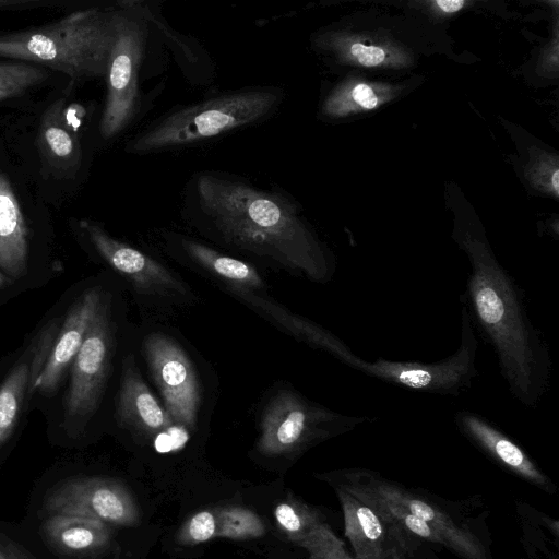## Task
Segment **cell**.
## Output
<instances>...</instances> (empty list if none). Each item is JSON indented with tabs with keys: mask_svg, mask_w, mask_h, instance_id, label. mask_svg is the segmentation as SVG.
<instances>
[{
	"mask_svg": "<svg viewBox=\"0 0 559 559\" xmlns=\"http://www.w3.org/2000/svg\"><path fill=\"white\" fill-rule=\"evenodd\" d=\"M194 194L199 216L225 242L316 283L333 276L332 260L282 195L210 173L197 176Z\"/></svg>",
	"mask_w": 559,
	"mask_h": 559,
	"instance_id": "1",
	"label": "cell"
},
{
	"mask_svg": "<svg viewBox=\"0 0 559 559\" xmlns=\"http://www.w3.org/2000/svg\"><path fill=\"white\" fill-rule=\"evenodd\" d=\"M462 248L471 271L467 293L461 296L473 323L493 348L513 397L526 407H536L550 384L549 347L528 317L522 292L489 247L466 235Z\"/></svg>",
	"mask_w": 559,
	"mask_h": 559,
	"instance_id": "2",
	"label": "cell"
},
{
	"mask_svg": "<svg viewBox=\"0 0 559 559\" xmlns=\"http://www.w3.org/2000/svg\"><path fill=\"white\" fill-rule=\"evenodd\" d=\"M117 9L75 11L56 22L0 35V57L38 64L71 82L106 75Z\"/></svg>",
	"mask_w": 559,
	"mask_h": 559,
	"instance_id": "3",
	"label": "cell"
},
{
	"mask_svg": "<svg viewBox=\"0 0 559 559\" xmlns=\"http://www.w3.org/2000/svg\"><path fill=\"white\" fill-rule=\"evenodd\" d=\"M281 100L275 88L231 92L183 107L155 122L130 143L134 153H150L209 140L263 120Z\"/></svg>",
	"mask_w": 559,
	"mask_h": 559,
	"instance_id": "4",
	"label": "cell"
},
{
	"mask_svg": "<svg viewBox=\"0 0 559 559\" xmlns=\"http://www.w3.org/2000/svg\"><path fill=\"white\" fill-rule=\"evenodd\" d=\"M478 347L475 325L461 296L460 344L453 354L442 360L421 362L378 358L374 361H366L329 330L319 349L366 376L395 386L439 395H460L472 386L478 374Z\"/></svg>",
	"mask_w": 559,
	"mask_h": 559,
	"instance_id": "5",
	"label": "cell"
},
{
	"mask_svg": "<svg viewBox=\"0 0 559 559\" xmlns=\"http://www.w3.org/2000/svg\"><path fill=\"white\" fill-rule=\"evenodd\" d=\"M372 420L367 415L337 413L282 389L263 409L257 450L269 457L292 455Z\"/></svg>",
	"mask_w": 559,
	"mask_h": 559,
	"instance_id": "6",
	"label": "cell"
},
{
	"mask_svg": "<svg viewBox=\"0 0 559 559\" xmlns=\"http://www.w3.org/2000/svg\"><path fill=\"white\" fill-rule=\"evenodd\" d=\"M366 503L399 507L429 524L442 538L443 547L461 559H492L483 540L468 526L431 498L389 480L377 472L346 468L324 475Z\"/></svg>",
	"mask_w": 559,
	"mask_h": 559,
	"instance_id": "7",
	"label": "cell"
},
{
	"mask_svg": "<svg viewBox=\"0 0 559 559\" xmlns=\"http://www.w3.org/2000/svg\"><path fill=\"white\" fill-rule=\"evenodd\" d=\"M117 9L116 37L106 79V98L99 132L104 140L118 135L130 123L139 106V71L142 63L147 24L135 9Z\"/></svg>",
	"mask_w": 559,
	"mask_h": 559,
	"instance_id": "8",
	"label": "cell"
},
{
	"mask_svg": "<svg viewBox=\"0 0 559 559\" xmlns=\"http://www.w3.org/2000/svg\"><path fill=\"white\" fill-rule=\"evenodd\" d=\"M112 348L114 329L109 302L105 299L71 364L63 421L69 433L80 432L98 407L109 373Z\"/></svg>",
	"mask_w": 559,
	"mask_h": 559,
	"instance_id": "9",
	"label": "cell"
},
{
	"mask_svg": "<svg viewBox=\"0 0 559 559\" xmlns=\"http://www.w3.org/2000/svg\"><path fill=\"white\" fill-rule=\"evenodd\" d=\"M45 508L52 514L80 515L107 525L135 526L140 522L134 496L122 481L111 477L66 479L47 496Z\"/></svg>",
	"mask_w": 559,
	"mask_h": 559,
	"instance_id": "10",
	"label": "cell"
},
{
	"mask_svg": "<svg viewBox=\"0 0 559 559\" xmlns=\"http://www.w3.org/2000/svg\"><path fill=\"white\" fill-rule=\"evenodd\" d=\"M143 355L171 421L193 431L200 405V385L186 352L165 334H150Z\"/></svg>",
	"mask_w": 559,
	"mask_h": 559,
	"instance_id": "11",
	"label": "cell"
},
{
	"mask_svg": "<svg viewBox=\"0 0 559 559\" xmlns=\"http://www.w3.org/2000/svg\"><path fill=\"white\" fill-rule=\"evenodd\" d=\"M79 226L98 255L136 293L159 298L188 297L185 283L155 259L114 238L95 221L81 219Z\"/></svg>",
	"mask_w": 559,
	"mask_h": 559,
	"instance_id": "12",
	"label": "cell"
},
{
	"mask_svg": "<svg viewBox=\"0 0 559 559\" xmlns=\"http://www.w3.org/2000/svg\"><path fill=\"white\" fill-rule=\"evenodd\" d=\"M344 532L355 559H407L415 539L374 509L338 486Z\"/></svg>",
	"mask_w": 559,
	"mask_h": 559,
	"instance_id": "13",
	"label": "cell"
},
{
	"mask_svg": "<svg viewBox=\"0 0 559 559\" xmlns=\"http://www.w3.org/2000/svg\"><path fill=\"white\" fill-rule=\"evenodd\" d=\"M105 296L94 286L81 294L70 307L57 332L48 357L33 384V391L49 394L56 391L66 370L71 366Z\"/></svg>",
	"mask_w": 559,
	"mask_h": 559,
	"instance_id": "14",
	"label": "cell"
},
{
	"mask_svg": "<svg viewBox=\"0 0 559 559\" xmlns=\"http://www.w3.org/2000/svg\"><path fill=\"white\" fill-rule=\"evenodd\" d=\"M274 519L285 537L311 559H355L323 515L302 500L288 496L275 507Z\"/></svg>",
	"mask_w": 559,
	"mask_h": 559,
	"instance_id": "15",
	"label": "cell"
},
{
	"mask_svg": "<svg viewBox=\"0 0 559 559\" xmlns=\"http://www.w3.org/2000/svg\"><path fill=\"white\" fill-rule=\"evenodd\" d=\"M454 420L461 433L499 465L543 490L555 491L550 479L527 453L485 417L461 411Z\"/></svg>",
	"mask_w": 559,
	"mask_h": 559,
	"instance_id": "16",
	"label": "cell"
},
{
	"mask_svg": "<svg viewBox=\"0 0 559 559\" xmlns=\"http://www.w3.org/2000/svg\"><path fill=\"white\" fill-rule=\"evenodd\" d=\"M64 103L59 97L44 110L36 138L44 173L56 179H73L83 158L80 136L69 122Z\"/></svg>",
	"mask_w": 559,
	"mask_h": 559,
	"instance_id": "17",
	"label": "cell"
},
{
	"mask_svg": "<svg viewBox=\"0 0 559 559\" xmlns=\"http://www.w3.org/2000/svg\"><path fill=\"white\" fill-rule=\"evenodd\" d=\"M58 330L57 321L45 326L35 346L23 355L0 385V448L17 424L25 399L33 392V384L44 367Z\"/></svg>",
	"mask_w": 559,
	"mask_h": 559,
	"instance_id": "18",
	"label": "cell"
},
{
	"mask_svg": "<svg viewBox=\"0 0 559 559\" xmlns=\"http://www.w3.org/2000/svg\"><path fill=\"white\" fill-rule=\"evenodd\" d=\"M116 417L122 427L144 438H154L173 424L165 407L143 381L132 357L123 364Z\"/></svg>",
	"mask_w": 559,
	"mask_h": 559,
	"instance_id": "19",
	"label": "cell"
},
{
	"mask_svg": "<svg viewBox=\"0 0 559 559\" xmlns=\"http://www.w3.org/2000/svg\"><path fill=\"white\" fill-rule=\"evenodd\" d=\"M28 255V226L12 183L0 168V271L13 281L23 277Z\"/></svg>",
	"mask_w": 559,
	"mask_h": 559,
	"instance_id": "20",
	"label": "cell"
},
{
	"mask_svg": "<svg viewBox=\"0 0 559 559\" xmlns=\"http://www.w3.org/2000/svg\"><path fill=\"white\" fill-rule=\"evenodd\" d=\"M43 534L53 549L66 555L96 552L111 538L109 525L71 514H52L43 524Z\"/></svg>",
	"mask_w": 559,
	"mask_h": 559,
	"instance_id": "21",
	"label": "cell"
},
{
	"mask_svg": "<svg viewBox=\"0 0 559 559\" xmlns=\"http://www.w3.org/2000/svg\"><path fill=\"white\" fill-rule=\"evenodd\" d=\"M182 250L199 266L219 278L228 290L260 293L265 283L251 264L225 255L199 241L181 239Z\"/></svg>",
	"mask_w": 559,
	"mask_h": 559,
	"instance_id": "22",
	"label": "cell"
},
{
	"mask_svg": "<svg viewBox=\"0 0 559 559\" xmlns=\"http://www.w3.org/2000/svg\"><path fill=\"white\" fill-rule=\"evenodd\" d=\"M213 512L216 519L215 538L247 540L265 534L264 522L249 508L227 504L214 508Z\"/></svg>",
	"mask_w": 559,
	"mask_h": 559,
	"instance_id": "23",
	"label": "cell"
},
{
	"mask_svg": "<svg viewBox=\"0 0 559 559\" xmlns=\"http://www.w3.org/2000/svg\"><path fill=\"white\" fill-rule=\"evenodd\" d=\"M48 76L49 71L38 64L17 60L0 62V102L23 95Z\"/></svg>",
	"mask_w": 559,
	"mask_h": 559,
	"instance_id": "24",
	"label": "cell"
},
{
	"mask_svg": "<svg viewBox=\"0 0 559 559\" xmlns=\"http://www.w3.org/2000/svg\"><path fill=\"white\" fill-rule=\"evenodd\" d=\"M216 535V519L211 510H200L189 516L176 534V543L183 546H193L206 543Z\"/></svg>",
	"mask_w": 559,
	"mask_h": 559,
	"instance_id": "25",
	"label": "cell"
},
{
	"mask_svg": "<svg viewBox=\"0 0 559 559\" xmlns=\"http://www.w3.org/2000/svg\"><path fill=\"white\" fill-rule=\"evenodd\" d=\"M350 55L357 61L366 67H374L380 64L385 58V51L378 46H366L355 43L350 46Z\"/></svg>",
	"mask_w": 559,
	"mask_h": 559,
	"instance_id": "26",
	"label": "cell"
},
{
	"mask_svg": "<svg viewBox=\"0 0 559 559\" xmlns=\"http://www.w3.org/2000/svg\"><path fill=\"white\" fill-rule=\"evenodd\" d=\"M349 94L350 98L361 108L372 109L378 106V96L367 84H357L353 87Z\"/></svg>",
	"mask_w": 559,
	"mask_h": 559,
	"instance_id": "27",
	"label": "cell"
},
{
	"mask_svg": "<svg viewBox=\"0 0 559 559\" xmlns=\"http://www.w3.org/2000/svg\"><path fill=\"white\" fill-rule=\"evenodd\" d=\"M41 0H0V11L29 10L45 7Z\"/></svg>",
	"mask_w": 559,
	"mask_h": 559,
	"instance_id": "28",
	"label": "cell"
},
{
	"mask_svg": "<svg viewBox=\"0 0 559 559\" xmlns=\"http://www.w3.org/2000/svg\"><path fill=\"white\" fill-rule=\"evenodd\" d=\"M436 4L443 12L454 13V12H457L459 10H461L465 5V1H461V0H438V1H436Z\"/></svg>",
	"mask_w": 559,
	"mask_h": 559,
	"instance_id": "29",
	"label": "cell"
},
{
	"mask_svg": "<svg viewBox=\"0 0 559 559\" xmlns=\"http://www.w3.org/2000/svg\"><path fill=\"white\" fill-rule=\"evenodd\" d=\"M4 550L9 559H28L22 548L13 542H8Z\"/></svg>",
	"mask_w": 559,
	"mask_h": 559,
	"instance_id": "30",
	"label": "cell"
},
{
	"mask_svg": "<svg viewBox=\"0 0 559 559\" xmlns=\"http://www.w3.org/2000/svg\"><path fill=\"white\" fill-rule=\"evenodd\" d=\"M551 186L554 188L555 193H558L559 190V171L558 169H555L551 176Z\"/></svg>",
	"mask_w": 559,
	"mask_h": 559,
	"instance_id": "31",
	"label": "cell"
},
{
	"mask_svg": "<svg viewBox=\"0 0 559 559\" xmlns=\"http://www.w3.org/2000/svg\"><path fill=\"white\" fill-rule=\"evenodd\" d=\"M12 282L13 280L0 271V288L7 287L8 285L12 284Z\"/></svg>",
	"mask_w": 559,
	"mask_h": 559,
	"instance_id": "32",
	"label": "cell"
},
{
	"mask_svg": "<svg viewBox=\"0 0 559 559\" xmlns=\"http://www.w3.org/2000/svg\"><path fill=\"white\" fill-rule=\"evenodd\" d=\"M0 559H9L7 554H5V550L2 549L1 547H0Z\"/></svg>",
	"mask_w": 559,
	"mask_h": 559,
	"instance_id": "33",
	"label": "cell"
}]
</instances>
